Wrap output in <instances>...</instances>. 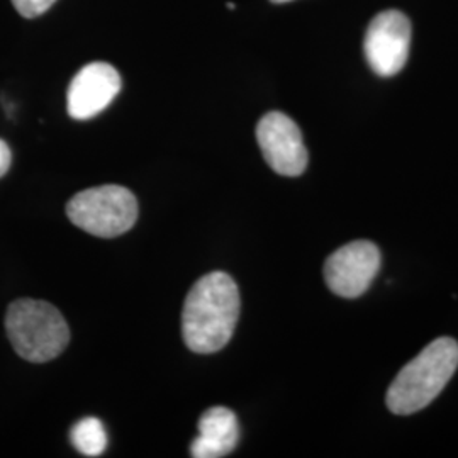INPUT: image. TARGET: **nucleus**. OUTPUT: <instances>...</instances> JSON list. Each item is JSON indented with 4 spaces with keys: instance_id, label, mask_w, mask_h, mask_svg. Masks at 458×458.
Listing matches in <instances>:
<instances>
[{
    "instance_id": "obj_1",
    "label": "nucleus",
    "mask_w": 458,
    "mask_h": 458,
    "mask_svg": "<svg viewBox=\"0 0 458 458\" xmlns=\"http://www.w3.org/2000/svg\"><path fill=\"white\" fill-rule=\"evenodd\" d=\"M240 318V291L225 272L199 278L182 310V338L189 350L209 355L229 344Z\"/></svg>"
},
{
    "instance_id": "obj_2",
    "label": "nucleus",
    "mask_w": 458,
    "mask_h": 458,
    "mask_svg": "<svg viewBox=\"0 0 458 458\" xmlns=\"http://www.w3.org/2000/svg\"><path fill=\"white\" fill-rule=\"evenodd\" d=\"M458 367V344L438 338L401 369L387 391V408L394 414H414L425 410L442 393Z\"/></svg>"
},
{
    "instance_id": "obj_3",
    "label": "nucleus",
    "mask_w": 458,
    "mask_h": 458,
    "mask_svg": "<svg viewBox=\"0 0 458 458\" xmlns=\"http://www.w3.org/2000/svg\"><path fill=\"white\" fill-rule=\"evenodd\" d=\"M5 329L17 355L33 363L56 359L70 342L65 318L47 301L13 302L5 314Z\"/></svg>"
},
{
    "instance_id": "obj_4",
    "label": "nucleus",
    "mask_w": 458,
    "mask_h": 458,
    "mask_svg": "<svg viewBox=\"0 0 458 458\" xmlns=\"http://www.w3.org/2000/svg\"><path fill=\"white\" fill-rule=\"evenodd\" d=\"M66 216L77 226L98 238H115L134 226L138 200L121 185H100L70 199Z\"/></svg>"
},
{
    "instance_id": "obj_5",
    "label": "nucleus",
    "mask_w": 458,
    "mask_h": 458,
    "mask_svg": "<svg viewBox=\"0 0 458 458\" xmlns=\"http://www.w3.org/2000/svg\"><path fill=\"white\" fill-rule=\"evenodd\" d=\"M410 47V19L399 11L377 14L363 41L365 58L380 77H393L404 68Z\"/></svg>"
},
{
    "instance_id": "obj_6",
    "label": "nucleus",
    "mask_w": 458,
    "mask_h": 458,
    "mask_svg": "<svg viewBox=\"0 0 458 458\" xmlns=\"http://www.w3.org/2000/svg\"><path fill=\"white\" fill-rule=\"evenodd\" d=\"M257 140L268 166L284 177H299L308 166L302 132L289 115L268 113L257 126Z\"/></svg>"
},
{
    "instance_id": "obj_7",
    "label": "nucleus",
    "mask_w": 458,
    "mask_h": 458,
    "mask_svg": "<svg viewBox=\"0 0 458 458\" xmlns=\"http://www.w3.org/2000/svg\"><path fill=\"white\" fill-rule=\"evenodd\" d=\"M380 268V251L372 242H352L336 250L325 263V280L331 293L355 299L367 293Z\"/></svg>"
},
{
    "instance_id": "obj_8",
    "label": "nucleus",
    "mask_w": 458,
    "mask_h": 458,
    "mask_svg": "<svg viewBox=\"0 0 458 458\" xmlns=\"http://www.w3.org/2000/svg\"><path fill=\"white\" fill-rule=\"evenodd\" d=\"M119 90L121 77L114 66L102 62L85 65L68 87V114L77 121L92 119L114 100Z\"/></svg>"
},
{
    "instance_id": "obj_9",
    "label": "nucleus",
    "mask_w": 458,
    "mask_h": 458,
    "mask_svg": "<svg viewBox=\"0 0 458 458\" xmlns=\"http://www.w3.org/2000/svg\"><path fill=\"white\" fill-rule=\"evenodd\" d=\"M240 440L238 418L228 408H211L199 420V437L191 445L194 458H221L229 455Z\"/></svg>"
},
{
    "instance_id": "obj_10",
    "label": "nucleus",
    "mask_w": 458,
    "mask_h": 458,
    "mask_svg": "<svg viewBox=\"0 0 458 458\" xmlns=\"http://www.w3.org/2000/svg\"><path fill=\"white\" fill-rule=\"evenodd\" d=\"M73 446L87 457H98L107 446V435L98 418H83L72 428Z\"/></svg>"
},
{
    "instance_id": "obj_11",
    "label": "nucleus",
    "mask_w": 458,
    "mask_h": 458,
    "mask_svg": "<svg viewBox=\"0 0 458 458\" xmlns=\"http://www.w3.org/2000/svg\"><path fill=\"white\" fill-rule=\"evenodd\" d=\"M55 2L56 0H13L17 13L28 19L45 14Z\"/></svg>"
},
{
    "instance_id": "obj_12",
    "label": "nucleus",
    "mask_w": 458,
    "mask_h": 458,
    "mask_svg": "<svg viewBox=\"0 0 458 458\" xmlns=\"http://www.w3.org/2000/svg\"><path fill=\"white\" fill-rule=\"evenodd\" d=\"M11 162H13L11 148L4 140H0V177H4L9 172Z\"/></svg>"
},
{
    "instance_id": "obj_13",
    "label": "nucleus",
    "mask_w": 458,
    "mask_h": 458,
    "mask_svg": "<svg viewBox=\"0 0 458 458\" xmlns=\"http://www.w3.org/2000/svg\"><path fill=\"white\" fill-rule=\"evenodd\" d=\"M274 4H285V2H291V0H272Z\"/></svg>"
}]
</instances>
